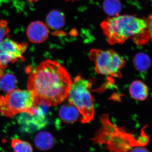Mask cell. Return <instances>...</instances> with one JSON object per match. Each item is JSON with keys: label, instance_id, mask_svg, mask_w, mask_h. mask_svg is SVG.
<instances>
[{"label": "cell", "instance_id": "9", "mask_svg": "<svg viewBox=\"0 0 152 152\" xmlns=\"http://www.w3.org/2000/svg\"><path fill=\"white\" fill-rule=\"evenodd\" d=\"M80 113L77 109L72 104L68 102L60 108L59 110V116L64 122L72 124L77 121Z\"/></svg>", "mask_w": 152, "mask_h": 152}, {"label": "cell", "instance_id": "10", "mask_svg": "<svg viewBox=\"0 0 152 152\" xmlns=\"http://www.w3.org/2000/svg\"><path fill=\"white\" fill-rule=\"evenodd\" d=\"M129 93L132 97L136 100L143 101L149 96L148 87L143 82L140 80L134 81L129 87Z\"/></svg>", "mask_w": 152, "mask_h": 152}, {"label": "cell", "instance_id": "16", "mask_svg": "<svg viewBox=\"0 0 152 152\" xmlns=\"http://www.w3.org/2000/svg\"><path fill=\"white\" fill-rule=\"evenodd\" d=\"M11 144L14 152H33L32 146L28 142L20 139H13Z\"/></svg>", "mask_w": 152, "mask_h": 152}, {"label": "cell", "instance_id": "6", "mask_svg": "<svg viewBox=\"0 0 152 152\" xmlns=\"http://www.w3.org/2000/svg\"><path fill=\"white\" fill-rule=\"evenodd\" d=\"M26 43H18L6 39L0 44V69H5L10 63L23 59V54L27 48Z\"/></svg>", "mask_w": 152, "mask_h": 152}, {"label": "cell", "instance_id": "13", "mask_svg": "<svg viewBox=\"0 0 152 152\" xmlns=\"http://www.w3.org/2000/svg\"><path fill=\"white\" fill-rule=\"evenodd\" d=\"M134 66L139 72H145L151 64L149 57L144 53H139L135 56L133 60Z\"/></svg>", "mask_w": 152, "mask_h": 152}, {"label": "cell", "instance_id": "8", "mask_svg": "<svg viewBox=\"0 0 152 152\" xmlns=\"http://www.w3.org/2000/svg\"><path fill=\"white\" fill-rule=\"evenodd\" d=\"M49 33L46 25L39 21L31 23L27 30L29 40L35 43H40L44 42L48 37Z\"/></svg>", "mask_w": 152, "mask_h": 152}, {"label": "cell", "instance_id": "12", "mask_svg": "<svg viewBox=\"0 0 152 152\" xmlns=\"http://www.w3.org/2000/svg\"><path fill=\"white\" fill-rule=\"evenodd\" d=\"M46 23L48 26L52 29L58 30L64 26L65 18L61 12L53 10L47 15Z\"/></svg>", "mask_w": 152, "mask_h": 152}, {"label": "cell", "instance_id": "20", "mask_svg": "<svg viewBox=\"0 0 152 152\" xmlns=\"http://www.w3.org/2000/svg\"><path fill=\"white\" fill-rule=\"evenodd\" d=\"M4 75V72H3V69H0V78L1 77Z\"/></svg>", "mask_w": 152, "mask_h": 152}, {"label": "cell", "instance_id": "1", "mask_svg": "<svg viewBox=\"0 0 152 152\" xmlns=\"http://www.w3.org/2000/svg\"><path fill=\"white\" fill-rule=\"evenodd\" d=\"M72 82L65 68L56 61L48 60L31 73L27 88L37 105L53 107L67 98Z\"/></svg>", "mask_w": 152, "mask_h": 152}, {"label": "cell", "instance_id": "4", "mask_svg": "<svg viewBox=\"0 0 152 152\" xmlns=\"http://www.w3.org/2000/svg\"><path fill=\"white\" fill-rule=\"evenodd\" d=\"M38 107L28 91L14 90L0 96V112L6 117L12 118L23 113L34 115Z\"/></svg>", "mask_w": 152, "mask_h": 152}, {"label": "cell", "instance_id": "3", "mask_svg": "<svg viewBox=\"0 0 152 152\" xmlns=\"http://www.w3.org/2000/svg\"><path fill=\"white\" fill-rule=\"evenodd\" d=\"M91 82L80 75L75 77L67 98L68 102L77 109L83 124L90 122L95 115L94 98L91 94Z\"/></svg>", "mask_w": 152, "mask_h": 152}, {"label": "cell", "instance_id": "15", "mask_svg": "<svg viewBox=\"0 0 152 152\" xmlns=\"http://www.w3.org/2000/svg\"><path fill=\"white\" fill-rule=\"evenodd\" d=\"M17 84V80L14 75L7 74L0 78V89L6 92L15 90Z\"/></svg>", "mask_w": 152, "mask_h": 152}, {"label": "cell", "instance_id": "5", "mask_svg": "<svg viewBox=\"0 0 152 152\" xmlns=\"http://www.w3.org/2000/svg\"><path fill=\"white\" fill-rule=\"evenodd\" d=\"M90 58L94 63L96 73L112 77H121V71L125 66L126 61L113 50L93 49L90 51Z\"/></svg>", "mask_w": 152, "mask_h": 152}, {"label": "cell", "instance_id": "18", "mask_svg": "<svg viewBox=\"0 0 152 152\" xmlns=\"http://www.w3.org/2000/svg\"><path fill=\"white\" fill-rule=\"evenodd\" d=\"M146 21L147 28L148 32L149 39L152 42V14L150 15L147 18Z\"/></svg>", "mask_w": 152, "mask_h": 152}, {"label": "cell", "instance_id": "17", "mask_svg": "<svg viewBox=\"0 0 152 152\" xmlns=\"http://www.w3.org/2000/svg\"><path fill=\"white\" fill-rule=\"evenodd\" d=\"M9 32V28L7 22L4 20L0 21V44Z\"/></svg>", "mask_w": 152, "mask_h": 152}, {"label": "cell", "instance_id": "2", "mask_svg": "<svg viewBox=\"0 0 152 152\" xmlns=\"http://www.w3.org/2000/svg\"><path fill=\"white\" fill-rule=\"evenodd\" d=\"M101 26L110 45L122 44L132 39L134 43L142 45L150 39L146 18L131 15H118L106 19Z\"/></svg>", "mask_w": 152, "mask_h": 152}, {"label": "cell", "instance_id": "14", "mask_svg": "<svg viewBox=\"0 0 152 152\" xmlns=\"http://www.w3.org/2000/svg\"><path fill=\"white\" fill-rule=\"evenodd\" d=\"M103 9L106 13L110 16H117L121 10V4L119 0H104Z\"/></svg>", "mask_w": 152, "mask_h": 152}, {"label": "cell", "instance_id": "11", "mask_svg": "<svg viewBox=\"0 0 152 152\" xmlns=\"http://www.w3.org/2000/svg\"><path fill=\"white\" fill-rule=\"evenodd\" d=\"M34 141L36 147L43 151L50 149L53 146L55 143L53 136L50 133L46 131L38 133Z\"/></svg>", "mask_w": 152, "mask_h": 152}, {"label": "cell", "instance_id": "19", "mask_svg": "<svg viewBox=\"0 0 152 152\" xmlns=\"http://www.w3.org/2000/svg\"><path fill=\"white\" fill-rule=\"evenodd\" d=\"M131 152H150L147 149L142 147H136Z\"/></svg>", "mask_w": 152, "mask_h": 152}, {"label": "cell", "instance_id": "7", "mask_svg": "<svg viewBox=\"0 0 152 152\" xmlns=\"http://www.w3.org/2000/svg\"><path fill=\"white\" fill-rule=\"evenodd\" d=\"M18 121L23 129L28 132L40 129L48 124L45 112L39 106L35 114L32 115L26 113H21L18 117Z\"/></svg>", "mask_w": 152, "mask_h": 152}]
</instances>
